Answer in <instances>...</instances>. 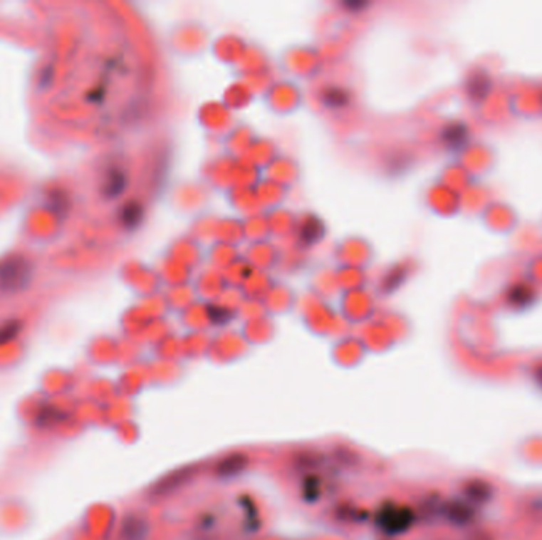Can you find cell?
Listing matches in <instances>:
<instances>
[{"label": "cell", "mask_w": 542, "mask_h": 540, "mask_svg": "<svg viewBox=\"0 0 542 540\" xmlns=\"http://www.w3.org/2000/svg\"><path fill=\"white\" fill-rule=\"evenodd\" d=\"M150 531L151 526L147 518L138 512H132L124 516L121 526H119L118 540H147Z\"/></svg>", "instance_id": "7a4b0ae2"}, {"label": "cell", "mask_w": 542, "mask_h": 540, "mask_svg": "<svg viewBox=\"0 0 542 540\" xmlns=\"http://www.w3.org/2000/svg\"><path fill=\"white\" fill-rule=\"evenodd\" d=\"M298 237H300L301 243H305L306 246H311V244L318 243V241L323 237L322 220L318 217H314V216H309L303 222V225H301Z\"/></svg>", "instance_id": "8992f818"}, {"label": "cell", "mask_w": 542, "mask_h": 540, "mask_svg": "<svg viewBox=\"0 0 542 540\" xmlns=\"http://www.w3.org/2000/svg\"><path fill=\"white\" fill-rule=\"evenodd\" d=\"M322 102L330 108H341L349 103V92L343 88H328L322 92Z\"/></svg>", "instance_id": "ba28073f"}, {"label": "cell", "mask_w": 542, "mask_h": 540, "mask_svg": "<svg viewBox=\"0 0 542 540\" xmlns=\"http://www.w3.org/2000/svg\"><path fill=\"white\" fill-rule=\"evenodd\" d=\"M248 466V458L243 453H231L225 457L216 467L217 479H234L239 472H243Z\"/></svg>", "instance_id": "5b68a950"}, {"label": "cell", "mask_w": 542, "mask_h": 540, "mask_svg": "<svg viewBox=\"0 0 542 540\" xmlns=\"http://www.w3.org/2000/svg\"><path fill=\"white\" fill-rule=\"evenodd\" d=\"M192 477H194L192 472H187L186 469L182 471L181 469V471L173 472L170 477H164L159 483H156V487L151 489V494L152 497H165L168 494L172 496L178 492L181 487H184Z\"/></svg>", "instance_id": "3957f363"}, {"label": "cell", "mask_w": 542, "mask_h": 540, "mask_svg": "<svg viewBox=\"0 0 542 540\" xmlns=\"http://www.w3.org/2000/svg\"><path fill=\"white\" fill-rule=\"evenodd\" d=\"M32 263L24 255H10L0 261V292L23 290L32 278Z\"/></svg>", "instance_id": "6da1fadb"}, {"label": "cell", "mask_w": 542, "mask_h": 540, "mask_svg": "<svg viewBox=\"0 0 542 540\" xmlns=\"http://www.w3.org/2000/svg\"><path fill=\"white\" fill-rule=\"evenodd\" d=\"M462 130H464L463 129V127H449V129L446 130V135H444V138H446V141H450V143H457V141H460V140H463L464 137H460V135H459V132H462Z\"/></svg>", "instance_id": "8fae6325"}, {"label": "cell", "mask_w": 542, "mask_h": 540, "mask_svg": "<svg viewBox=\"0 0 542 540\" xmlns=\"http://www.w3.org/2000/svg\"><path fill=\"white\" fill-rule=\"evenodd\" d=\"M125 184H127V176H125L123 170L121 168H113L107 176V181H105L103 192L108 197H118L123 192V189L125 187Z\"/></svg>", "instance_id": "52a82bcc"}, {"label": "cell", "mask_w": 542, "mask_h": 540, "mask_svg": "<svg viewBox=\"0 0 542 540\" xmlns=\"http://www.w3.org/2000/svg\"><path fill=\"white\" fill-rule=\"evenodd\" d=\"M121 219H123V224L125 227H129V229L137 227L143 219V206L135 202L127 203L121 211Z\"/></svg>", "instance_id": "9c48e42d"}, {"label": "cell", "mask_w": 542, "mask_h": 540, "mask_svg": "<svg viewBox=\"0 0 542 540\" xmlns=\"http://www.w3.org/2000/svg\"><path fill=\"white\" fill-rule=\"evenodd\" d=\"M67 417L68 414L66 410L54 406V404H45V406H40L37 414H35V426H38V428H54V426L64 423Z\"/></svg>", "instance_id": "277c9868"}, {"label": "cell", "mask_w": 542, "mask_h": 540, "mask_svg": "<svg viewBox=\"0 0 542 540\" xmlns=\"http://www.w3.org/2000/svg\"><path fill=\"white\" fill-rule=\"evenodd\" d=\"M21 328H23V323L19 321H9L4 325H0V346H4L6 343H10L11 339H15Z\"/></svg>", "instance_id": "30bf717a"}]
</instances>
